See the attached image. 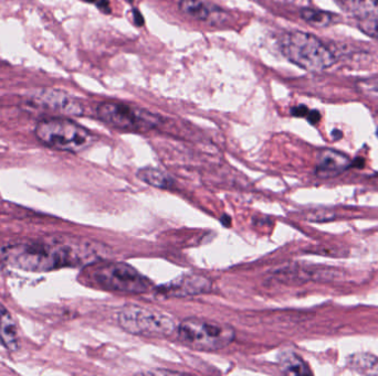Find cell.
I'll return each instance as SVG.
<instances>
[{"mask_svg": "<svg viewBox=\"0 0 378 376\" xmlns=\"http://www.w3.org/2000/svg\"><path fill=\"white\" fill-rule=\"evenodd\" d=\"M106 255L102 246L79 239L33 241L10 245L3 257L11 266L28 272H50L63 267L91 266Z\"/></svg>", "mask_w": 378, "mask_h": 376, "instance_id": "6da1fadb", "label": "cell"}, {"mask_svg": "<svg viewBox=\"0 0 378 376\" xmlns=\"http://www.w3.org/2000/svg\"><path fill=\"white\" fill-rule=\"evenodd\" d=\"M280 50L290 62L309 72H322L333 67L335 57L318 37L303 31H290L280 39Z\"/></svg>", "mask_w": 378, "mask_h": 376, "instance_id": "7a4b0ae2", "label": "cell"}, {"mask_svg": "<svg viewBox=\"0 0 378 376\" xmlns=\"http://www.w3.org/2000/svg\"><path fill=\"white\" fill-rule=\"evenodd\" d=\"M236 332L227 323L202 318H187L177 328V338L185 347L197 351H218L235 340Z\"/></svg>", "mask_w": 378, "mask_h": 376, "instance_id": "3957f363", "label": "cell"}, {"mask_svg": "<svg viewBox=\"0 0 378 376\" xmlns=\"http://www.w3.org/2000/svg\"><path fill=\"white\" fill-rule=\"evenodd\" d=\"M35 134L41 143L57 151L80 153L92 146L94 135L76 121L63 117L42 119L35 126Z\"/></svg>", "mask_w": 378, "mask_h": 376, "instance_id": "277c9868", "label": "cell"}, {"mask_svg": "<svg viewBox=\"0 0 378 376\" xmlns=\"http://www.w3.org/2000/svg\"><path fill=\"white\" fill-rule=\"evenodd\" d=\"M117 321L129 334L145 338H167L177 330L173 317L138 305L123 307L117 314Z\"/></svg>", "mask_w": 378, "mask_h": 376, "instance_id": "5b68a950", "label": "cell"}, {"mask_svg": "<svg viewBox=\"0 0 378 376\" xmlns=\"http://www.w3.org/2000/svg\"><path fill=\"white\" fill-rule=\"evenodd\" d=\"M91 278L99 287L120 293H144L149 291V278L129 264L108 262L93 266Z\"/></svg>", "mask_w": 378, "mask_h": 376, "instance_id": "8992f818", "label": "cell"}, {"mask_svg": "<svg viewBox=\"0 0 378 376\" xmlns=\"http://www.w3.org/2000/svg\"><path fill=\"white\" fill-rule=\"evenodd\" d=\"M97 114L106 124L127 132H147L161 123L160 117L149 110L123 103H102L97 106Z\"/></svg>", "mask_w": 378, "mask_h": 376, "instance_id": "52a82bcc", "label": "cell"}, {"mask_svg": "<svg viewBox=\"0 0 378 376\" xmlns=\"http://www.w3.org/2000/svg\"><path fill=\"white\" fill-rule=\"evenodd\" d=\"M30 102L35 106L63 116H81L83 105L67 92L54 89H40L33 92Z\"/></svg>", "mask_w": 378, "mask_h": 376, "instance_id": "ba28073f", "label": "cell"}, {"mask_svg": "<svg viewBox=\"0 0 378 376\" xmlns=\"http://www.w3.org/2000/svg\"><path fill=\"white\" fill-rule=\"evenodd\" d=\"M213 287L211 280L202 275L188 274L157 287L156 291L167 297H189L209 293Z\"/></svg>", "mask_w": 378, "mask_h": 376, "instance_id": "9c48e42d", "label": "cell"}, {"mask_svg": "<svg viewBox=\"0 0 378 376\" xmlns=\"http://www.w3.org/2000/svg\"><path fill=\"white\" fill-rule=\"evenodd\" d=\"M352 167V160L345 153L324 148L316 157L315 176L320 179H333Z\"/></svg>", "mask_w": 378, "mask_h": 376, "instance_id": "30bf717a", "label": "cell"}, {"mask_svg": "<svg viewBox=\"0 0 378 376\" xmlns=\"http://www.w3.org/2000/svg\"><path fill=\"white\" fill-rule=\"evenodd\" d=\"M0 342L11 352L19 349V332L16 321L10 312L1 304H0Z\"/></svg>", "mask_w": 378, "mask_h": 376, "instance_id": "8fae6325", "label": "cell"}, {"mask_svg": "<svg viewBox=\"0 0 378 376\" xmlns=\"http://www.w3.org/2000/svg\"><path fill=\"white\" fill-rule=\"evenodd\" d=\"M361 22H378V0H340Z\"/></svg>", "mask_w": 378, "mask_h": 376, "instance_id": "7c38bea8", "label": "cell"}, {"mask_svg": "<svg viewBox=\"0 0 378 376\" xmlns=\"http://www.w3.org/2000/svg\"><path fill=\"white\" fill-rule=\"evenodd\" d=\"M136 176L140 180L144 181L155 188L172 190L175 187V181L173 178L167 175L166 172L156 169V168H143V169L138 170Z\"/></svg>", "mask_w": 378, "mask_h": 376, "instance_id": "4fadbf2b", "label": "cell"}, {"mask_svg": "<svg viewBox=\"0 0 378 376\" xmlns=\"http://www.w3.org/2000/svg\"><path fill=\"white\" fill-rule=\"evenodd\" d=\"M280 368L288 375H311L312 371L302 357L292 351H286L280 357Z\"/></svg>", "mask_w": 378, "mask_h": 376, "instance_id": "5bb4252c", "label": "cell"}, {"mask_svg": "<svg viewBox=\"0 0 378 376\" xmlns=\"http://www.w3.org/2000/svg\"><path fill=\"white\" fill-rule=\"evenodd\" d=\"M301 18L306 24L318 28H327L336 24L338 16L329 11L316 10V9L304 8L301 10Z\"/></svg>", "mask_w": 378, "mask_h": 376, "instance_id": "9a60e30c", "label": "cell"}, {"mask_svg": "<svg viewBox=\"0 0 378 376\" xmlns=\"http://www.w3.org/2000/svg\"><path fill=\"white\" fill-rule=\"evenodd\" d=\"M349 366L357 373L378 375V359L373 355L365 353L353 355L349 359Z\"/></svg>", "mask_w": 378, "mask_h": 376, "instance_id": "2e32d148", "label": "cell"}, {"mask_svg": "<svg viewBox=\"0 0 378 376\" xmlns=\"http://www.w3.org/2000/svg\"><path fill=\"white\" fill-rule=\"evenodd\" d=\"M179 7L183 14L192 19L205 22L211 15V8L202 0H179Z\"/></svg>", "mask_w": 378, "mask_h": 376, "instance_id": "e0dca14e", "label": "cell"}, {"mask_svg": "<svg viewBox=\"0 0 378 376\" xmlns=\"http://www.w3.org/2000/svg\"><path fill=\"white\" fill-rule=\"evenodd\" d=\"M361 29L372 38L378 39V22H362Z\"/></svg>", "mask_w": 378, "mask_h": 376, "instance_id": "ac0fdd59", "label": "cell"}, {"mask_svg": "<svg viewBox=\"0 0 378 376\" xmlns=\"http://www.w3.org/2000/svg\"><path fill=\"white\" fill-rule=\"evenodd\" d=\"M84 1L97 6V8L100 9V11H102L104 14L111 12V7H110L108 0H84Z\"/></svg>", "mask_w": 378, "mask_h": 376, "instance_id": "d6986e66", "label": "cell"}, {"mask_svg": "<svg viewBox=\"0 0 378 376\" xmlns=\"http://www.w3.org/2000/svg\"><path fill=\"white\" fill-rule=\"evenodd\" d=\"M309 112H310V110L306 108V105H299V106H295L291 110V114L295 117H306Z\"/></svg>", "mask_w": 378, "mask_h": 376, "instance_id": "ffe728a7", "label": "cell"}, {"mask_svg": "<svg viewBox=\"0 0 378 376\" xmlns=\"http://www.w3.org/2000/svg\"><path fill=\"white\" fill-rule=\"evenodd\" d=\"M306 119H308V121H310L311 124L315 125L319 123L320 119H321V115H320L319 112L318 110H310L309 112L308 116H306Z\"/></svg>", "mask_w": 378, "mask_h": 376, "instance_id": "44dd1931", "label": "cell"}, {"mask_svg": "<svg viewBox=\"0 0 378 376\" xmlns=\"http://www.w3.org/2000/svg\"><path fill=\"white\" fill-rule=\"evenodd\" d=\"M133 18H134L136 26H138V27H142V26H143V16H142L141 12H140L138 9H134V10H133Z\"/></svg>", "mask_w": 378, "mask_h": 376, "instance_id": "7402d4cb", "label": "cell"}, {"mask_svg": "<svg viewBox=\"0 0 378 376\" xmlns=\"http://www.w3.org/2000/svg\"><path fill=\"white\" fill-rule=\"evenodd\" d=\"M364 159L357 158L355 159L354 162H352V167L363 168L364 167Z\"/></svg>", "mask_w": 378, "mask_h": 376, "instance_id": "603a6c76", "label": "cell"}, {"mask_svg": "<svg viewBox=\"0 0 378 376\" xmlns=\"http://www.w3.org/2000/svg\"><path fill=\"white\" fill-rule=\"evenodd\" d=\"M377 136H378V129H377Z\"/></svg>", "mask_w": 378, "mask_h": 376, "instance_id": "cb8c5ba5", "label": "cell"}]
</instances>
